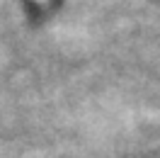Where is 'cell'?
Returning a JSON list of instances; mask_svg holds the SVG:
<instances>
[]
</instances>
